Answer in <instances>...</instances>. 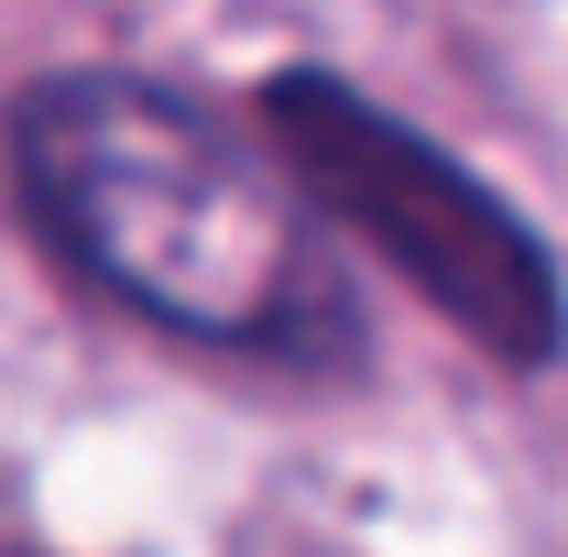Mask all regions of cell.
<instances>
[{
	"label": "cell",
	"instance_id": "obj_2",
	"mask_svg": "<svg viewBox=\"0 0 568 557\" xmlns=\"http://www.w3.org/2000/svg\"><path fill=\"white\" fill-rule=\"evenodd\" d=\"M263 142L284 153V175L317 198V219L339 241H372L394 274L426 284V306L470 350H493L514 372L558 361L568 340V284L547 263V241L503 209L481 175H459L437 142L405 121H383L351 77L284 67L263 99Z\"/></svg>",
	"mask_w": 568,
	"mask_h": 557
},
{
	"label": "cell",
	"instance_id": "obj_1",
	"mask_svg": "<svg viewBox=\"0 0 568 557\" xmlns=\"http://www.w3.org/2000/svg\"><path fill=\"white\" fill-rule=\"evenodd\" d=\"M11 186L22 219L67 252L110 306L197 350L252 361H351L361 295L339 230L197 88L132 67H67L11 99Z\"/></svg>",
	"mask_w": 568,
	"mask_h": 557
}]
</instances>
